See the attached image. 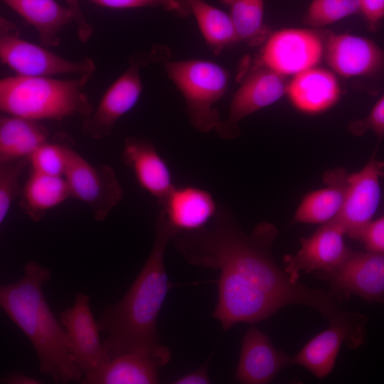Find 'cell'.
<instances>
[{
    "mask_svg": "<svg viewBox=\"0 0 384 384\" xmlns=\"http://www.w3.org/2000/svg\"><path fill=\"white\" fill-rule=\"evenodd\" d=\"M277 234L269 223L258 224L247 234L231 211L221 207L209 225L178 232L172 238L187 262L219 271L213 317L224 330L262 321L294 304L316 310L329 322L347 314L330 292L294 280L279 267L272 253Z\"/></svg>",
    "mask_w": 384,
    "mask_h": 384,
    "instance_id": "obj_1",
    "label": "cell"
},
{
    "mask_svg": "<svg viewBox=\"0 0 384 384\" xmlns=\"http://www.w3.org/2000/svg\"><path fill=\"white\" fill-rule=\"evenodd\" d=\"M154 242L135 280L117 302L107 306L97 321L107 333L102 342L111 358L124 353L141 354L161 366L171 358L169 349L161 343L157 319L171 286L164 265L169 240L178 233L161 208L156 222Z\"/></svg>",
    "mask_w": 384,
    "mask_h": 384,
    "instance_id": "obj_2",
    "label": "cell"
},
{
    "mask_svg": "<svg viewBox=\"0 0 384 384\" xmlns=\"http://www.w3.org/2000/svg\"><path fill=\"white\" fill-rule=\"evenodd\" d=\"M93 75L60 80L15 75L0 80V109L5 114L41 120L88 117L94 109L84 92Z\"/></svg>",
    "mask_w": 384,
    "mask_h": 384,
    "instance_id": "obj_3",
    "label": "cell"
},
{
    "mask_svg": "<svg viewBox=\"0 0 384 384\" xmlns=\"http://www.w3.org/2000/svg\"><path fill=\"white\" fill-rule=\"evenodd\" d=\"M149 55L151 60L164 67L183 95L192 126L201 132L216 129L222 120L214 105L228 89V72L208 60H167L168 53L162 47L153 48Z\"/></svg>",
    "mask_w": 384,
    "mask_h": 384,
    "instance_id": "obj_4",
    "label": "cell"
},
{
    "mask_svg": "<svg viewBox=\"0 0 384 384\" xmlns=\"http://www.w3.org/2000/svg\"><path fill=\"white\" fill-rule=\"evenodd\" d=\"M0 58L4 65L16 75L31 77H52L60 74L78 76L93 75L94 61L85 58L70 60L20 36L14 24L3 16L0 18Z\"/></svg>",
    "mask_w": 384,
    "mask_h": 384,
    "instance_id": "obj_5",
    "label": "cell"
},
{
    "mask_svg": "<svg viewBox=\"0 0 384 384\" xmlns=\"http://www.w3.org/2000/svg\"><path fill=\"white\" fill-rule=\"evenodd\" d=\"M242 68L240 87L234 94L227 118L216 129L220 137L233 139L240 135L238 124L247 116L270 106L287 92V77L256 60Z\"/></svg>",
    "mask_w": 384,
    "mask_h": 384,
    "instance_id": "obj_6",
    "label": "cell"
},
{
    "mask_svg": "<svg viewBox=\"0 0 384 384\" xmlns=\"http://www.w3.org/2000/svg\"><path fill=\"white\" fill-rule=\"evenodd\" d=\"M64 178L71 198L87 205L97 221L104 220L123 197V190L111 166H94L72 148Z\"/></svg>",
    "mask_w": 384,
    "mask_h": 384,
    "instance_id": "obj_7",
    "label": "cell"
},
{
    "mask_svg": "<svg viewBox=\"0 0 384 384\" xmlns=\"http://www.w3.org/2000/svg\"><path fill=\"white\" fill-rule=\"evenodd\" d=\"M327 282L338 301L357 296L369 303H384V254L351 251L344 262L329 272L316 273Z\"/></svg>",
    "mask_w": 384,
    "mask_h": 384,
    "instance_id": "obj_8",
    "label": "cell"
},
{
    "mask_svg": "<svg viewBox=\"0 0 384 384\" xmlns=\"http://www.w3.org/2000/svg\"><path fill=\"white\" fill-rule=\"evenodd\" d=\"M324 51L321 33L306 28H284L272 33L257 60L285 77L294 76L316 66Z\"/></svg>",
    "mask_w": 384,
    "mask_h": 384,
    "instance_id": "obj_9",
    "label": "cell"
},
{
    "mask_svg": "<svg viewBox=\"0 0 384 384\" xmlns=\"http://www.w3.org/2000/svg\"><path fill=\"white\" fill-rule=\"evenodd\" d=\"M322 36L324 57L334 73L375 82L384 79V49L376 43L349 33H326Z\"/></svg>",
    "mask_w": 384,
    "mask_h": 384,
    "instance_id": "obj_10",
    "label": "cell"
},
{
    "mask_svg": "<svg viewBox=\"0 0 384 384\" xmlns=\"http://www.w3.org/2000/svg\"><path fill=\"white\" fill-rule=\"evenodd\" d=\"M149 60L148 54L129 59V67L107 90L97 108L82 119L86 135L95 139L110 135L118 119L134 107L142 90L139 70Z\"/></svg>",
    "mask_w": 384,
    "mask_h": 384,
    "instance_id": "obj_11",
    "label": "cell"
},
{
    "mask_svg": "<svg viewBox=\"0 0 384 384\" xmlns=\"http://www.w3.org/2000/svg\"><path fill=\"white\" fill-rule=\"evenodd\" d=\"M31 343L38 358L40 371L49 375L54 383L81 381L84 375L73 360L66 331L45 297L40 305Z\"/></svg>",
    "mask_w": 384,
    "mask_h": 384,
    "instance_id": "obj_12",
    "label": "cell"
},
{
    "mask_svg": "<svg viewBox=\"0 0 384 384\" xmlns=\"http://www.w3.org/2000/svg\"><path fill=\"white\" fill-rule=\"evenodd\" d=\"M367 319L358 313L351 319L330 322V326L309 340L292 357L299 365L322 379L333 370L341 345L356 348L365 341Z\"/></svg>",
    "mask_w": 384,
    "mask_h": 384,
    "instance_id": "obj_13",
    "label": "cell"
},
{
    "mask_svg": "<svg viewBox=\"0 0 384 384\" xmlns=\"http://www.w3.org/2000/svg\"><path fill=\"white\" fill-rule=\"evenodd\" d=\"M384 161L372 158L361 170L348 174L342 208L335 218L346 235L360 241L380 200V178Z\"/></svg>",
    "mask_w": 384,
    "mask_h": 384,
    "instance_id": "obj_14",
    "label": "cell"
},
{
    "mask_svg": "<svg viewBox=\"0 0 384 384\" xmlns=\"http://www.w3.org/2000/svg\"><path fill=\"white\" fill-rule=\"evenodd\" d=\"M345 231L334 219L316 230L310 236L300 239L301 247L294 255L284 257V271L294 280L300 272H329L338 268L351 250L344 241Z\"/></svg>",
    "mask_w": 384,
    "mask_h": 384,
    "instance_id": "obj_15",
    "label": "cell"
},
{
    "mask_svg": "<svg viewBox=\"0 0 384 384\" xmlns=\"http://www.w3.org/2000/svg\"><path fill=\"white\" fill-rule=\"evenodd\" d=\"M90 297L77 293L72 307L59 314V320L68 334L73 360L83 375L111 360L100 340V331L89 305Z\"/></svg>",
    "mask_w": 384,
    "mask_h": 384,
    "instance_id": "obj_16",
    "label": "cell"
},
{
    "mask_svg": "<svg viewBox=\"0 0 384 384\" xmlns=\"http://www.w3.org/2000/svg\"><path fill=\"white\" fill-rule=\"evenodd\" d=\"M292 357L276 348L270 337L256 326L245 334L234 379L243 384H266L284 368Z\"/></svg>",
    "mask_w": 384,
    "mask_h": 384,
    "instance_id": "obj_17",
    "label": "cell"
},
{
    "mask_svg": "<svg viewBox=\"0 0 384 384\" xmlns=\"http://www.w3.org/2000/svg\"><path fill=\"white\" fill-rule=\"evenodd\" d=\"M122 159L133 171L139 185L161 206L175 186L169 166L154 144L146 139L128 137Z\"/></svg>",
    "mask_w": 384,
    "mask_h": 384,
    "instance_id": "obj_18",
    "label": "cell"
},
{
    "mask_svg": "<svg viewBox=\"0 0 384 384\" xmlns=\"http://www.w3.org/2000/svg\"><path fill=\"white\" fill-rule=\"evenodd\" d=\"M341 94L335 73L316 66L294 75L288 82L286 92L294 108L307 114L329 110L339 100Z\"/></svg>",
    "mask_w": 384,
    "mask_h": 384,
    "instance_id": "obj_19",
    "label": "cell"
},
{
    "mask_svg": "<svg viewBox=\"0 0 384 384\" xmlns=\"http://www.w3.org/2000/svg\"><path fill=\"white\" fill-rule=\"evenodd\" d=\"M161 208L169 224L178 233L205 227L218 209L210 193L194 186L174 187Z\"/></svg>",
    "mask_w": 384,
    "mask_h": 384,
    "instance_id": "obj_20",
    "label": "cell"
},
{
    "mask_svg": "<svg viewBox=\"0 0 384 384\" xmlns=\"http://www.w3.org/2000/svg\"><path fill=\"white\" fill-rule=\"evenodd\" d=\"M348 173L334 169L323 176L326 186L311 191L302 200L294 213L295 223L324 224L335 219L343 203Z\"/></svg>",
    "mask_w": 384,
    "mask_h": 384,
    "instance_id": "obj_21",
    "label": "cell"
},
{
    "mask_svg": "<svg viewBox=\"0 0 384 384\" xmlns=\"http://www.w3.org/2000/svg\"><path fill=\"white\" fill-rule=\"evenodd\" d=\"M36 31L43 46L55 47L60 42V32L74 14L68 6L55 0H1Z\"/></svg>",
    "mask_w": 384,
    "mask_h": 384,
    "instance_id": "obj_22",
    "label": "cell"
},
{
    "mask_svg": "<svg viewBox=\"0 0 384 384\" xmlns=\"http://www.w3.org/2000/svg\"><path fill=\"white\" fill-rule=\"evenodd\" d=\"M156 360L137 353L111 358L101 367L86 372L80 383L86 384H153L159 383Z\"/></svg>",
    "mask_w": 384,
    "mask_h": 384,
    "instance_id": "obj_23",
    "label": "cell"
},
{
    "mask_svg": "<svg viewBox=\"0 0 384 384\" xmlns=\"http://www.w3.org/2000/svg\"><path fill=\"white\" fill-rule=\"evenodd\" d=\"M49 133L38 121L4 114L0 118V162L28 158L48 142Z\"/></svg>",
    "mask_w": 384,
    "mask_h": 384,
    "instance_id": "obj_24",
    "label": "cell"
},
{
    "mask_svg": "<svg viewBox=\"0 0 384 384\" xmlns=\"http://www.w3.org/2000/svg\"><path fill=\"white\" fill-rule=\"evenodd\" d=\"M71 198L64 176L31 171L23 188L20 207L32 220L39 221L46 212Z\"/></svg>",
    "mask_w": 384,
    "mask_h": 384,
    "instance_id": "obj_25",
    "label": "cell"
},
{
    "mask_svg": "<svg viewBox=\"0 0 384 384\" xmlns=\"http://www.w3.org/2000/svg\"><path fill=\"white\" fill-rule=\"evenodd\" d=\"M188 14H193L207 44L215 55L238 43L229 14L206 0H177Z\"/></svg>",
    "mask_w": 384,
    "mask_h": 384,
    "instance_id": "obj_26",
    "label": "cell"
},
{
    "mask_svg": "<svg viewBox=\"0 0 384 384\" xmlns=\"http://www.w3.org/2000/svg\"><path fill=\"white\" fill-rule=\"evenodd\" d=\"M230 10L229 16L238 42L250 46L263 44L272 31L265 24L264 0H221Z\"/></svg>",
    "mask_w": 384,
    "mask_h": 384,
    "instance_id": "obj_27",
    "label": "cell"
},
{
    "mask_svg": "<svg viewBox=\"0 0 384 384\" xmlns=\"http://www.w3.org/2000/svg\"><path fill=\"white\" fill-rule=\"evenodd\" d=\"M356 14H360L358 0H312L303 22L312 27H322Z\"/></svg>",
    "mask_w": 384,
    "mask_h": 384,
    "instance_id": "obj_28",
    "label": "cell"
},
{
    "mask_svg": "<svg viewBox=\"0 0 384 384\" xmlns=\"http://www.w3.org/2000/svg\"><path fill=\"white\" fill-rule=\"evenodd\" d=\"M69 146L49 142L38 148L29 157L31 171L53 176H64L69 159Z\"/></svg>",
    "mask_w": 384,
    "mask_h": 384,
    "instance_id": "obj_29",
    "label": "cell"
},
{
    "mask_svg": "<svg viewBox=\"0 0 384 384\" xmlns=\"http://www.w3.org/2000/svg\"><path fill=\"white\" fill-rule=\"evenodd\" d=\"M29 164L28 158L0 162V223L2 224L13 201L21 193L19 180Z\"/></svg>",
    "mask_w": 384,
    "mask_h": 384,
    "instance_id": "obj_30",
    "label": "cell"
},
{
    "mask_svg": "<svg viewBox=\"0 0 384 384\" xmlns=\"http://www.w3.org/2000/svg\"><path fill=\"white\" fill-rule=\"evenodd\" d=\"M348 130L355 136H361L372 131L378 139L381 140L384 137V95L366 117L353 120L348 125Z\"/></svg>",
    "mask_w": 384,
    "mask_h": 384,
    "instance_id": "obj_31",
    "label": "cell"
},
{
    "mask_svg": "<svg viewBox=\"0 0 384 384\" xmlns=\"http://www.w3.org/2000/svg\"><path fill=\"white\" fill-rule=\"evenodd\" d=\"M102 7L124 9L140 7H162L180 16L188 14L186 9L177 0H84Z\"/></svg>",
    "mask_w": 384,
    "mask_h": 384,
    "instance_id": "obj_32",
    "label": "cell"
},
{
    "mask_svg": "<svg viewBox=\"0 0 384 384\" xmlns=\"http://www.w3.org/2000/svg\"><path fill=\"white\" fill-rule=\"evenodd\" d=\"M360 242L366 250L384 254V215L370 223Z\"/></svg>",
    "mask_w": 384,
    "mask_h": 384,
    "instance_id": "obj_33",
    "label": "cell"
},
{
    "mask_svg": "<svg viewBox=\"0 0 384 384\" xmlns=\"http://www.w3.org/2000/svg\"><path fill=\"white\" fill-rule=\"evenodd\" d=\"M361 14L368 28L371 31L378 29L384 19V0H358Z\"/></svg>",
    "mask_w": 384,
    "mask_h": 384,
    "instance_id": "obj_34",
    "label": "cell"
},
{
    "mask_svg": "<svg viewBox=\"0 0 384 384\" xmlns=\"http://www.w3.org/2000/svg\"><path fill=\"white\" fill-rule=\"evenodd\" d=\"M65 1L74 14V22L79 41L82 43H86L93 33V28L87 21L81 9L80 0H65Z\"/></svg>",
    "mask_w": 384,
    "mask_h": 384,
    "instance_id": "obj_35",
    "label": "cell"
},
{
    "mask_svg": "<svg viewBox=\"0 0 384 384\" xmlns=\"http://www.w3.org/2000/svg\"><path fill=\"white\" fill-rule=\"evenodd\" d=\"M175 384H207L210 383L207 364L174 380Z\"/></svg>",
    "mask_w": 384,
    "mask_h": 384,
    "instance_id": "obj_36",
    "label": "cell"
},
{
    "mask_svg": "<svg viewBox=\"0 0 384 384\" xmlns=\"http://www.w3.org/2000/svg\"><path fill=\"white\" fill-rule=\"evenodd\" d=\"M1 383L7 384H38V380L21 373H12L6 375L1 380Z\"/></svg>",
    "mask_w": 384,
    "mask_h": 384,
    "instance_id": "obj_37",
    "label": "cell"
}]
</instances>
